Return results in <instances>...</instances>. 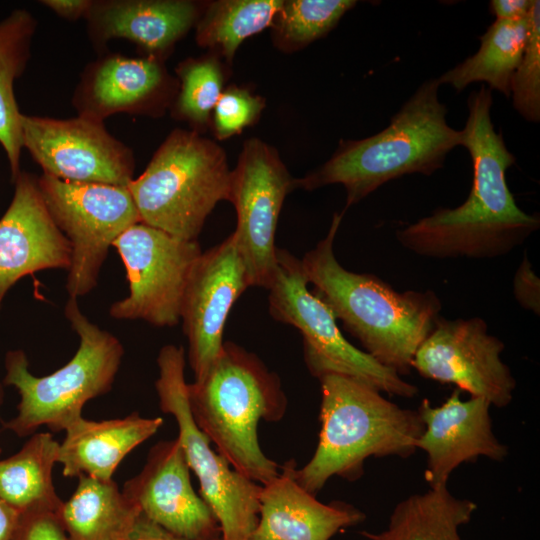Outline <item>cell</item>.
<instances>
[{
	"instance_id": "1",
	"label": "cell",
	"mask_w": 540,
	"mask_h": 540,
	"mask_svg": "<svg viewBox=\"0 0 540 540\" xmlns=\"http://www.w3.org/2000/svg\"><path fill=\"white\" fill-rule=\"evenodd\" d=\"M492 93L481 86L467 99L462 144L471 157L473 180L466 200L456 208L439 207L396 231L407 250L430 258L490 259L523 244L540 227L538 213L516 203L506 171L516 158L491 120Z\"/></svg>"
},
{
	"instance_id": "2",
	"label": "cell",
	"mask_w": 540,
	"mask_h": 540,
	"mask_svg": "<svg viewBox=\"0 0 540 540\" xmlns=\"http://www.w3.org/2000/svg\"><path fill=\"white\" fill-rule=\"evenodd\" d=\"M343 214H333L327 235L304 255L305 277L363 351L399 375L408 374L442 303L431 290L398 292L377 276L345 269L334 254Z\"/></svg>"
},
{
	"instance_id": "3",
	"label": "cell",
	"mask_w": 540,
	"mask_h": 540,
	"mask_svg": "<svg viewBox=\"0 0 540 540\" xmlns=\"http://www.w3.org/2000/svg\"><path fill=\"white\" fill-rule=\"evenodd\" d=\"M440 86L437 78L422 83L377 134L341 140L327 162L296 179V188L341 184L346 190L345 212L391 180L414 173L432 175L442 168L448 153L461 146L462 132L446 120Z\"/></svg>"
},
{
	"instance_id": "4",
	"label": "cell",
	"mask_w": 540,
	"mask_h": 540,
	"mask_svg": "<svg viewBox=\"0 0 540 540\" xmlns=\"http://www.w3.org/2000/svg\"><path fill=\"white\" fill-rule=\"evenodd\" d=\"M193 419L232 468L267 484L279 474L258 441L261 420L277 422L287 410L279 376L252 352L226 341L206 374L187 385Z\"/></svg>"
},
{
	"instance_id": "5",
	"label": "cell",
	"mask_w": 540,
	"mask_h": 540,
	"mask_svg": "<svg viewBox=\"0 0 540 540\" xmlns=\"http://www.w3.org/2000/svg\"><path fill=\"white\" fill-rule=\"evenodd\" d=\"M319 381L318 444L310 461L295 470L305 490L315 495L333 476L359 479L370 457L407 458L417 451L424 430L417 410L402 408L349 376L327 374Z\"/></svg>"
},
{
	"instance_id": "6",
	"label": "cell",
	"mask_w": 540,
	"mask_h": 540,
	"mask_svg": "<svg viewBox=\"0 0 540 540\" xmlns=\"http://www.w3.org/2000/svg\"><path fill=\"white\" fill-rule=\"evenodd\" d=\"M64 313L80 344L63 367L38 377L30 372L23 350L6 353L4 384L17 389L20 401L17 415L3 427L19 437L34 434L43 425L53 432L65 430L82 417L86 402L111 390L119 370L124 355L119 339L90 322L75 298H68Z\"/></svg>"
},
{
	"instance_id": "7",
	"label": "cell",
	"mask_w": 540,
	"mask_h": 540,
	"mask_svg": "<svg viewBox=\"0 0 540 540\" xmlns=\"http://www.w3.org/2000/svg\"><path fill=\"white\" fill-rule=\"evenodd\" d=\"M230 174L218 144L175 129L128 189L141 222L192 241L216 204L228 199Z\"/></svg>"
},
{
	"instance_id": "8",
	"label": "cell",
	"mask_w": 540,
	"mask_h": 540,
	"mask_svg": "<svg viewBox=\"0 0 540 540\" xmlns=\"http://www.w3.org/2000/svg\"><path fill=\"white\" fill-rule=\"evenodd\" d=\"M269 290V313L299 330L306 366L316 378L339 374L358 379L380 392L412 398L418 388L405 381L342 334L331 309L308 289L301 260L277 249V265Z\"/></svg>"
},
{
	"instance_id": "9",
	"label": "cell",
	"mask_w": 540,
	"mask_h": 540,
	"mask_svg": "<svg viewBox=\"0 0 540 540\" xmlns=\"http://www.w3.org/2000/svg\"><path fill=\"white\" fill-rule=\"evenodd\" d=\"M157 364L155 388L160 409L177 422V439L190 470L199 480L200 496L220 525L222 540H250L258 522L262 485L234 470L224 456L212 449L210 440L195 423L184 376V348L162 347Z\"/></svg>"
},
{
	"instance_id": "10",
	"label": "cell",
	"mask_w": 540,
	"mask_h": 540,
	"mask_svg": "<svg viewBox=\"0 0 540 540\" xmlns=\"http://www.w3.org/2000/svg\"><path fill=\"white\" fill-rule=\"evenodd\" d=\"M45 205L71 246L66 290L78 299L98 283L108 250L131 225L141 222L128 187L37 178Z\"/></svg>"
},
{
	"instance_id": "11",
	"label": "cell",
	"mask_w": 540,
	"mask_h": 540,
	"mask_svg": "<svg viewBox=\"0 0 540 540\" xmlns=\"http://www.w3.org/2000/svg\"><path fill=\"white\" fill-rule=\"evenodd\" d=\"M113 246L125 266L129 294L110 306V316L144 320L157 327L177 325L188 277L202 253L197 240L176 238L138 222Z\"/></svg>"
},
{
	"instance_id": "12",
	"label": "cell",
	"mask_w": 540,
	"mask_h": 540,
	"mask_svg": "<svg viewBox=\"0 0 540 540\" xmlns=\"http://www.w3.org/2000/svg\"><path fill=\"white\" fill-rule=\"evenodd\" d=\"M296 188L277 151L265 142L247 140L230 174L228 201L236 211L232 236L251 286H270L277 265L275 233L286 195Z\"/></svg>"
},
{
	"instance_id": "13",
	"label": "cell",
	"mask_w": 540,
	"mask_h": 540,
	"mask_svg": "<svg viewBox=\"0 0 540 540\" xmlns=\"http://www.w3.org/2000/svg\"><path fill=\"white\" fill-rule=\"evenodd\" d=\"M505 344L488 331L480 317L437 319L417 349L411 367L420 376L452 384L491 406H508L516 388L510 368L501 360Z\"/></svg>"
},
{
	"instance_id": "14",
	"label": "cell",
	"mask_w": 540,
	"mask_h": 540,
	"mask_svg": "<svg viewBox=\"0 0 540 540\" xmlns=\"http://www.w3.org/2000/svg\"><path fill=\"white\" fill-rule=\"evenodd\" d=\"M23 148L52 177L80 183L128 187L135 159L104 122L77 115L56 119L21 114Z\"/></svg>"
},
{
	"instance_id": "15",
	"label": "cell",
	"mask_w": 540,
	"mask_h": 540,
	"mask_svg": "<svg viewBox=\"0 0 540 540\" xmlns=\"http://www.w3.org/2000/svg\"><path fill=\"white\" fill-rule=\"evenodd\" d=\"M250 286L232 234L202 252L195 262L180 309L194 381L206 374L220 354L226 319L235 301Z\"/></svg>"
},
{
	"instance_id": "16",
	"label": "cell",
	"mask_w": 540,
	"mask_h": 540,
	"mask_svg": "<svg viewBox=\"0 0 540 540\" xmlns=\"http://www.w3.org/2000/svg\"><path fill=\"white\" fill-rule=\"evenodd\" d=\"M122 492L142 515L177 536L222 539L214 513L193 489L190 468L177 438L155 444L140 473L124 484Z\"/></svg>"
},
{
	"instance_id": "17",
	"label": "cell",
	"mask_w": 540,
	"mask_h": 540,
	"mask_svg": "<svg viewBox=\"0 0 540 540\" xmlns=\"http://www.w3.org/2000/svg\"><path fill=\"white\" fill-rule=\"evenodd\" d=\"M177 89L163 60L106 53L84 68L72 103L77 115L101 122L118 113L157 116Z\"/></svg>"
},
{
	"instance_id": "18",
	"label": "cell",
	"mask_w": 540,
	"mask_h": 540,
	"mask_svg": "<svg viewBox=\"0 0 540 540\" xmlns=\"http://www.w3.org/2000/svg\"><path fill=\"white\" fill-rule=\"evenodd\" d=\"M456 389L438 406L425 398L417 409L424 425L417 450L427 455L424 477L430 488L447 486L452 472L480 457L503 461L508 447L492 429L491 404L480 397L462 400Z\"/></svg>"
},
{
	"instance_id": "19",
	"label": "cell",
	"mask_w": 540,
	"mask_h": 540,
	"mask_svg": "<svg viewBox=\"0 0 540 540\" xmlns=\"http://www.w3.org/2000/svg\"><path fill=\"white\" fill-rule=\"evenodd\" d=\"M12 201L0 219V307L8 290L27 275L68 270L71 246L53 221L37 178L20 171Z\"/></svg>"
},
{
	"instance_id": "20",
	"label": "cell",
	"mask_w": 540,
	"mask_h": 540,
	"mask_svg": "<svg viewBox=\"0 0 540 540\" xmlns=\"http://www.w3.org/2000/svg\"><path fill=\"white\" fill-rule=\"evenodd\" d=\"M296 468L291 459L277 477L262 485L258 522L250 540H330L365 520V514L349 503L318 501L296 481Z\"/></svg>"
},
{
	"instance_id": "21",
	"label": "cell",
	"mask_w": 540,
	"mask_h": 540,
	"mask_svg": "<svg viewBox=\"0 0 540 540\" xmlns=\"http://www.w3.org/2000/svg\"><path fill=\"white\" fill-rule=\"evenodd\" d=\"M200 15L189 0H93L85 19L94 46L125 39L143 56L164 60Z\"/></svg>"
},
{
	"instance_id": "22",
	"label": "cell",
	"mask_w": 540,
	"mask_h": 540,
	"mask_svg": "<svg viewBox=\"0 0 540 540\" xmlns=\"http://www.w3.org/2000/svg\"><path fill=\"white\" fill-rule=\"evenodd\" d=\"M161 417L146 418L137 412L119 419L91 421L80 417L66 428L59 444L57 463L65 477L86 475L112 480L120 462L162 426Z\"/></svg>"
},
{
	"instance_id": "23",
	"label": "cell",
	"mask_w": 540,
	"mask_h": 540,
	"mask_svg": "<svg viewBox=\"0 0 540 540\" xmlns=\"http://www.w3.org/2000/svg\"><path fill=\"white\" fill-rule=\"evenodd\" d=\"M477 508L474 501L454 496L447 486L429 488L397 503L384 530L360 534L368 540H463L460 529Z\"/></svg>"
},
{
	"instance_id": "24",
	"label": "cell",
	"mask_w": 540,
	"mask_h": 540,
	"mask_svg": "<svg viewBox=\"0 0 540 540\" xmlns=\"http://www.w3.org/2000/svg\"><path fill=\"white\" fill-rule=\"evenodd\" d=\"M139 514L113 480L86 475L59 510L68 540H124Z\"/></svg>"
},
{
	"instance_id": "25",
	"label": "cell",
	"mask_w": 540,
	"mask_h": 540,
	"mask_svg": "<svg viewBox=\"0 0 540 540\" xmlns=\"http://www.w3.org/2000/svg\"><path fill=\"white\" fill-rule=\"evenodd\" d=\"M37 21L25 9L13 10L0 21V145L9 162L11 181L20 173L23 149L21 112L14 83L26 69Z\"/></svg>"
},
{
	"instance_id": "26",
	"label": "cell",
	"mask_w": 540,
	"mask_h": 540,
	"mask_svg": "<svg viewBox=\"0 0 540 540\" xmlns=\"http://www.w3.org/2000/svg\"><path fill=\"white\" fill-rule=\"evenodd\" d=\"M528 16L517 21L495 20L479 37L477 52L437 77L439 84L460 92L474 82H484L490 90L509 97L528 38Z\"/></svg>"
},
{
	"instance_id": "27",
	"label": "cell",
	"mask_w": 540,
	"mask_h": 540,
	"mask_svg": "<svg viewBox=\"0 0 540 540\" xmlns=\"http://www.w3.org/2000/svg\"><path fill=\"white\" fill-rule=\"evenodd\" d=\"M59 444L50 432L34 433L19 452L0 460V497L19 513L60 510L52 476Z\"/></svg>"
},
{
	"instance_id": "28",
	"label": "cell",
	"mask_w": 540,
	"mask_h": 540,
	"mask_svg": "<svg viewBox=\"0 0 540 540\" xmlns=\"http://www.w3.org/2000/svg\"><path fill=\"white\" fill-rule=\"evenodd\" d=\"M281 0H220L201 13L196 26L198 45L231 62L240 44L271 26Z\"/></svg>"
},
{
	"instance_id": "29",
	"label": "cell",
	"mask_w": 540,
	"mask_h": 540,
	"mask_svg": "<svg viewBox=\"0 0 540 540\" xmlns=\"http://www.w3.org/2000/svg\"><path fill=\"white\" fill-rule=\"evenodd\" d=\"M175 72L179 85L171 105L173 117L195 129L206 127L223 92L221 62L214 55L188 58L177 65Z\"/></svg>"
},
{
	"instance_id": "30",
	"label": "cell",
	"mask_w": 540,
	"mask_h": 540,
	"mask_svg": "<svg viewBox=\"0 0 540 540\" xmlns=\"http://www.w3.org/2000/svg\"><path fill=\"white\" fill-rule=\"evenodd\" d=\"M356 3L354 0L283 1L271 24L275 45L286 52L303 48L331 31Z\"/></svg>"
},
{
	"instance_id": "31",
	"label": "cell",
	"mask_w": 540,
	"mask_h": 540,
	"mask_svg": "<svg viewBox=\"0 0 540 540\" xmlns=\"http://www.w3.org/2000/svg\"><path fill=\"white\" fill-rule=\"evenodd\" d=\"M529 32L521 61L511 81L514 108L527 121H540V1L534 0Z\"/></svg>"
},
{
	"instance_id": "32",
	"label": "cell",
	"mask_w": 540,
	"mask_h": 540,
	"mask_svg": "<svg viewBox=\"0 0 540 540\" xmlns=\"http://www.w3.org/2000/svg\"><path fill=\"white\" fill-rule=\"evenodd\" d=\"M265 106L262 97L245 88L230 86L219 97L212 115L215 136L224 140L254 124Z\"/></svg>"
},
{
	"instance_id": "33",
	"label": "cell",
	"mask_w": 540,
	"mask_h": 540,
	"mask_svg": "<svg viewBox=\"0 0 540 540\" xmlns=\"http://www.w3.org/2000/svg\"><path fill=\"white\" fill-rule=\"evenodd\" d=\"M12 540H68L59 511L29 510L20 513Z\"/></svg>"
},
{
	"instance_id": "34",
	"label": "cell",
	"mask_w": 540,
	"mask_h": 540,
	"mask_svg": "<svg viewBox=\"0 0 540 540\" xmlns=\"http://www.w3.org/2000/svg\"><path fill=\"white\" fill-rule=\"evenodd\" d=\"M513 295L518 304L525 310L540 314V280L534 273L527 254L513 278Z\"/></svg>"
},
{
	"instance_id": "35",
	"label": "cell",
	"mask_w": 540,
	"mask_h": 540,
	"mask_svg": "<svg viewBox=\"0 0 540 540\" xmlns=\"http://www.w3.org/2000/svg\"><path fill=\"white\" fill-rule=\"evenodd\" d=\"M124 540H189L152 522L141 513ZM222 540V539H220Z\"/></svg>"
},
{
	"instance_id": "36",
	"label": "cell",
	"mask_w": 540,
	"mask_h": 540,
	"mask_svg": "<svg viewBox=\"0 0 540 540\" xmlns=\"http://www.w3.org/2000/svg\"><path fill=\"white\" fill-rule=\"evenodd\" d=\"M534 0H492L491 13L496 20L517 21L526 18Z\"/></svg>"
},
{
	"instance_id": "37",
	"label": "cell",
	"mask_w": 540,
	"mask_h": 540,
	"mask_svg": "<svg viewBox=\"0 0 540 540\" xmlns=\"http://www.w3.org/2000/svg\"><path fill=\"white\" fill-rule=\"evenodd\" d=\"M40 3L59 17L75 21L86 17L93 0H42Z\"/></svg>"
},
{
	"instance_id": "38",
	"label": "cell",
	"mask_w": 540,
	"mask_h": 540,
	"mask_svg": "<svg viewBox=\"0 0 540 540\" xmlns=\"http://www.w3.org/2000/svg\"><path fill=\"white\" fill-rule=\"evenodd\" d=\"M20 513L0 497V540H12Z\"/></svg>"
},
{
	"instance_id": "39",
	"label": "cell",
	"mask_w": 540,
	"mask_h": 540,
	"mask_svg": "<svg viewBox=\"0 0 540 540\" xmlns=\"http://www.w3.org/2000/svg\"><path fill=\"white\" fill-rule=\"evenodd\" d=\"M2 402V389H1V386H0V404ZM0 453H1V449H0Z\"/></svg>"
}]
</instances>
